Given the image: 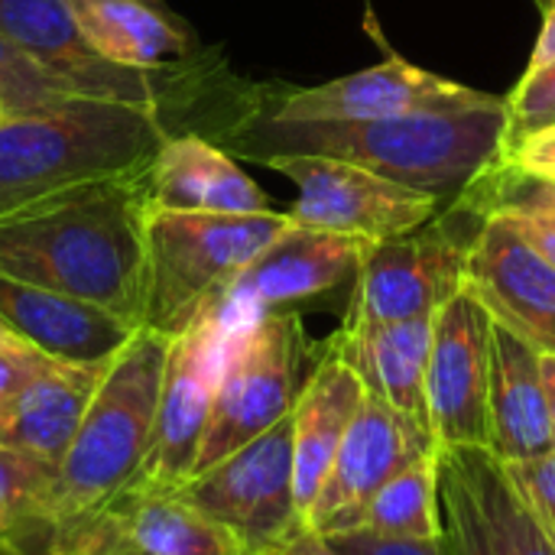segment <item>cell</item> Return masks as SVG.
<instances>
[{
  "label": "cell",
  "instance_id": "cell-1",
  "mask_svg": "<svg viewBox=\"0 0 555 555\" xmlns=\"http://www.w3.org/2000/svg\"><path fill=\"white\" fill-rule=\"evenodd\" d=\"M211 143L254 163L267 156H332L377 176L455 202L507 146V107L494 98L462 111H416L380 120H273L254 104L221 127Z\"/></svg>",
  "mask_w": 555,
  "mask_h": 555
},
{
  "label": "cell",
  "instance_id": "cell-2",
  "mask_svg": "<svg viewBox=\"0 0 555 555\" xmlns=\"http://www.w3.org/2000/svg\"><path fill=\"white\" fill-rule=\"evenodd\" d=\"M146 176L62 189L0 215V273L140 328Z\"/></svg>",
  "mask_w": 555,
  "mask_h": 555
},
{
  "label": "cell",
  "instance_id": "cell-3",
  "mask_svg": "<svg viewBox=\"0 0 555 555\" xmlns=\"http://www.w3.org/2000/svg\"><path fill=\"white\" fill-rule=\"evenodd\" d=\"M172 133L156 111L94 98L0 120V215L72 185L146 176Z\"/></svg>",
  "mask_w": 555,
  "mask_h": 555
},
{
  "label": "cell",
  "instance_id": "cell-4",
  "mask_svg": "<svg viewBox=\"0 0 555 555\" xmlns=\"http://www.w3.org/2000/svg\"><path fill=\"white\" fill-rule=\"evenodd\" d=\"M169 341L159 332L137 328L104 364L78 433L55 468L49 524L98 514L140 478L153 442Z\"/></svg>",
  "mask_w": 555,
  "mask_h": 555
},
{
  "label": "cell",
  "instance_id": "cell-5",
  "mask_svg": "<svg viewBox=\"0 0 555 555\" xmlns=\"http://www.w3.org/2000/svg\"><path fill=\"white\" fill-rule=\"evenodd\" d=\"M289 224L286 211L202 215L150 208L143 224L140 328L166 338L182 335Z\"/></svg>",
  "mask_w": 555,
  "mask_h": 555
},
{
  "label": "cell",
  "instance_id": "cell-6",
  "mask_svg": "<svg viewBox=\"0 0 555 555\" xmlns=\"http://www.w3.org/2000/svg\"><path fill=\"white\" fill-rule=\"evenodd\" d=\"M485 218L462 192L416 231L367 244L345 322L433 319L468 283V250Z\"/></svg>",
  "mask_w": 555,
  "mask_h": 555
},
{
  "label": "cell",
  "instance_id": "cell-7",
  "mask_svg": "<svg viewBox=\"0 0 555 555\" xmlns=\"http://www.w3.org/2000/svg\"><path fill=\"white\" fill-rule=\"evenodd\" d=\"M309 341L296 312H267L231 335L195 475L283 423L309 377ZM192 475V478H195Z\"/></svg>",
  "mask_w": 555,
  "mask_h": 555
},
{
  "label": "cell",
  "instance_id": "cell-8",
  "mask_svg": "<svg viewBox=\"0 0 555 555\" xmlns=\"http://www.w3.org/2000/svg\"><path fill=\"white\" fill-rule=\"evenodd\" d=\"M182 488L195 507L234 537L241 555H270L306 527L296 507L289 416Z\"/></svg>",
  "mask_w": 555,
  "mask_h": 555
},
{
  "label": "cell",
  "instance_id": "cell-9",
  "mask_svg": "<svg viewBox=\"0 0 555 555\" xmlns=\"http://www.w3.org/2000/svg\"><path fill=\"white\" fill-rule=\"evenodd\" d=\"M267 169L296 182L299 198L286 208L293 224L348 234L361 241H390L416 231L439 215L442 202L364 166L332 156H267Z\"/></svg>",
  "mask_w": 555,
  "mask_h": 555
},
{
  "label": "cell",
  "instance_id": "cell-10",
  "mask_svg": "<svg viewBox=\"0 0 555 555\" xmlns=\"http://www.w3.org/2000/svg\"><path fill=\"white\" fill-rule=\"evenodd\" d=\"M488 101L494 94L426 72L400 55L312 88L254 85V104L273 120H380L416 111H462Z\"/></svg>",
  "mask_w": 555,
  "mask_h": 555
},
{
  "label": "cell",
  "instance_id": "cell-11",
  "mask_svg": "<svg viewBox=\"0 0 555 555\" xmlns=\"http://www.w3.org/2000/svg\"><path fill=\"white\" fill-rule=\"evenodd\" d=\"M371 241L289 224L263 254H257L228 293L211 306L224 328L237 335L267 312H293L299 302L354 283Z\"/></svg>",
  "mask_w": 555,
  "mask_h": 555
},
{
  "label": "cell",
  "instance_id": "cell-12",
  "mask_svg": "<svg viewBox=\"0 0 555 555\" xmlns=\"http://www.w3.org/2000/svg\"><path fill=\"white\" fill-rule=\"evenodd\" d=\"M228 345L231 332L224 328L215 309H205L182 335L169 341L153 442L137 481L179 488L195 475Z\"/></svg>",
  "mask_w": 555,
  "mask_h": 555
},
{
  "label": "cell",
  "instance_id": "cell-13",
  "mask_svg": "<svg viewBox=\"0 0 555 555\" xmlns=\"http://www.w3.org/2000/svg\"><path fill=\"white\" fill-rule=\"evenodd\" d=\"M491 322L468 283L433 315L426 406L436 449H488Z\"/></svg>",
  "mask_w": 555,
  "mask_h": 555
},
{
  "label": "cell",
  "instance_id": "cell-14",
  "mask_svg": "<svg viewBox=\"0 0 555 555\" xmlns=\"http://www.w3.org/2000/svg\"><path fill=\"white\" fill-rule=\"evenodd\" d=\"M433 449L436 442L426 429L367 393L306 514V527L319 537L358 530L371 498L406 462Z\"/></svg>",
  "mask_w": 555,
  "mask_h": 555
},
{
  "label": "cell",
  "instance_id": "cell-15",
  "mask_svg": "<svg viewBox=\"0 0 555 555\" xmlns=\"http://www.w3.org/2000/svg\"><path fill=\"white\" fill-rule=\"evenodd\" d=\"M468 286L494 322L507 325L540 354H555V263L514 224L491 211L468 250Z\"/></svg>",
  "mask_w": 555,
  "mask_h": 555
},
{
  "label": "cell",
  "instance_id": "cell-16",
  "mask_svg": "<svg viewBox=\"0 0 555 555\" xmlns=\"http://www.w3.org/2000/svg\"><path fill=\"white\" fill-rule=\"evenodd\" d=\"M0 322L7 325V332L39 348L42 354L81 367H104L137 332V325L117 319L107 309L3 273Z\"/></svg>",
  "mask_w": 555,
  "mask_h": 555
},
{
  "label": "cell",
  "instance_id": "cell-17",
  "mask_svg": "<svg viewBox=\"0 0 555 555\" xmlns=\"http://www.w3.org/2000/svg\"><path fill=\"white\" fill-rule=\"evenodd\" d=\"M146 202L153 211H273L270 195L234 163V156L198 133H172L159 146L146 172Z\"/></svg>",
  "mask_w": 555,
  "mask_h": 555
},
{
  "label": "cell",
  "instance_id": "cell-18",
  "mask_svg": "<svg viewBox=\"0 0 555 555\" xmlns=\"http://www.w3.org/2000/svg\"><path fill=\"white\" fill-rule=\"evenodd\" d=\"M488 452L501 462H527L553 452L543 354L501 322H491Z\"/></svg>",
  "mask_w": 555,
  "mask_h": 555
},
{
  "label": "cell",
  "instance_id": "cell-19",
  "mask_svg": "<svg viewBox=\"0 0 555 555\" xmlns=\"http://www.w3.org/2000/svg\"><path fill=\"white\" fill-rule=\"evenodd\" d=\"M433 319L410 322H345L328 348L361 377L364 390L429 433L426 364ZM433 436V433H429Z\"/></svg>",
  "mask_w": 555,
  "mask_h": 555
},
{
  "label": "cell",
  "instance_id": "cell-20",
  "mask_svg": "<svg viewBox=\"0 0 555 555\" xmlns=\"http://www.w3.org/2000/svg\"><path fill=\"white\" fill-rule=\"evenodd\" d=\"M367 390L361 377L325 345L319 361L312 364L296 406L289 413L293 423V481H296V507L306 524V514L332 468V459L358 416Z\"/></svg>",
  "mask_w": 555,
  "mask_h": 555
},
{
  "label": "cell",
  "instance_id": "cell-21",
  "mask_svg": "<svg viewBox=\"0 0 555 555\" xmlns=\"http://www.w3.org/2000/svg\"><path fill=\"white\" fill-rule=\"evenodd\" d=\"M104 367L52 361L0 403V449L59 468Z\"/></svg>",
  "mask_w": 555,
  "mask_h": 555
},
{
  "label": "cell",
  "instance_id": "cell-22",
  "mask_svg": "<svg viewBox=\"0 0 555 555\" xmlns=\"http://www.w3.org/2000/svg\"><path fill=\"white\" fill-rule=\"evenodd\" d=\"M85 39L111 62L130 68H166L192 62L208 49L195 29L163 0H68Z\"/></svg>",
  "mask_w": 555,
  "mask_h": 555
},
{
  "label": "cell",
  "instance_id": "cell-23",
  "mask_svg": "<svg viewBox=\"0 0 555 555\" xmlns=\"http://www.w3.org/2000/svg\"><path fill=\"white\" fill-rule=\"evenodd\" d=\"M104 514L111 517L120 546L146 555H241L234 537L192 504L185 488L133 481Z\"/></svg>",
  "mask_w": 555,
  "mask_h": 555
},
{
  "label": "cell",
  "instance_id": "cell-24",
  "mask_svg": "<svg viewBox=\"0 0 555 555\" xmlns=\"http://www.w3.org/2000/svg\"><path fill=\"white\" fill-rule=\"evenodd\" d=\"M462 468L498 555H555V543L517 494L507 468L488 449H446Z\"/></svg>",
  "mask_w": 555,
  "mask_h": 555
},
{
  "label": "cell",
  "instance_id": "cell-25",
  "mask_svg": "<svg viewBox=\"0 0 555 555\" xmlns=\"http://www.w3.org/2000/svg\"><path fill=\"white\" fill-rule=\"evenodd\" d=\"M358 530L387 540H439V452H423L406 462L364 507Z\"/></svg>",
  "mask_w": 555,
  "mask_h": 555
},
{
  "label": "cell",
  "instance_id": "cell-26",
  "mask_svg": "<svg viewBox=\"0 0 555 555\" xmlns=\"http://www.w3.org/2000/svg\"><path fill=\"white\" fill-rule=\"evenodd\" d=\"M78 101L81 94H75L33 55L0 36V120L52 114Z\"/></svg>",
  "mask_w": 555,
  "mask_h": 555
},
{
  "label": "cell",
  "instance_id": "cell-27",
  "mask_svg": "<svg viewBox=\"0 0 555 555\" xmlns=\"http://www.w3.org/2000/svg\"><path fill=\"white\" fill-rule=\"evenodd\" d=\"M436 452H439V507H442L446 555H498L462 468L446 449Z\"/></svg>",
  "mask_w": 555,
  "mask_h": 555
},
{
  "label": "cell",
  "instance_id": "cell-28",
  "mask_svg": "<svg viewBox=\"0 0 555 555\" xmlns=\"http://www.w3.org/2000/svg\"><path fill=\"white\" fill-rule=\"evenodd\" d=\"M55 468L0 449V511L13 520V530L33 520H46Z\"/></svg>",
  "mask_w": 555,
  "mask_h": 555
},
{
  "label": "cell",
  "instance_id": "cell-29",
  "mask_svg": "<svg viewBox=\"0 0 555 555\" xmlns=\"http://www.w3.org/2000/svg\"><path fill=\"white\" fill-rule=\"evenodd\" d=\"M504 107H507V146L533 130L555 124V59L543 68L527 72L520 85L504 98Z\"/></svg>",
  "mask_w": 555,
  "mask_h": 555
},
{
  "label": "cell",
  "instance_id": "cell-30",
  "mask_svg": "<svg viewBox=\"0 0 555 555\" xmlns=\"http://www.w3.org/2000/svg\"><path fill=\"white\" fill-rule=\"evenodd\" d=\"M504 468H507L517 494L527 501V507L533 511V517L540 520V527L555 543V449L540 459L504 462Z\"/></svg>",
  "mask_w": 555,
  "mask_h": 555
},
{
  "label": "cell",
  "instance_id": "cell-31",
  "mask_svg": "<svg viewBox=\"0 0 555 555\" xmlns=\"http://www.w3.org/2000/svg\"><path fill=\"white\" fill-rule=\"evenodd\" d=\"M55 358L42 354L39 348L26 345L16 335L0 338V403H7L26 380H33L42 367H49Z\"/></svg>",
  "mask_w": 555,
  "mask_h": 555
},
{
  "label": "cell",
  "instance_id": "cell-32",
  "mask_svg": "<svg viewBox=\"0 0 555 555\" xmlns=\"http://www.w3.org/2000/svg\"><path fill=\"white\" fill-rule=\"evenodd\" d=\"M338 555H446L442 537L439 540H387L364 530L322 537Z\"/></svg>",
  "mask_w": 555,
  "mask_h": 555
},
{
  "label": "cell",
  "instance_id": "cell-33",
  "mask_svg": "<svg viewBox=\"0 0 555 555\" xmlns=\"http://www.w3.org/2000/svg\"><path fill=\"white\" fill-rule=\"evenodd\" d=\"M504 166L517 169L520 176H533V179H553L555 182V124L533 130L520 140H514L504 156Z\"/></svg>",
  "mask_w": 555,
  "mask_h": 555
},
{
  "label": "cell",
  "instance_id": "cell-34",
  "mask_svg": "<svg viewBox=\"0 0 555 555\" xmlns=\"http://www.w3.org/2000/svg\"><path fill=\"white\" fill-rule=\"evenodd\" d=\"M494 211H504L514 218V224L524 231V237L555 263V211L550 208H537V205H501Z\"/></svg>",
  "mask_w": 555,
  "mask_h": 555
},
{
  "label": "cell",
  "instance_id": "cell-35",
  "mask_svg": "<svg viewBox=\"0 0 555 555\" xmlns=\"http://www.w3.org/2000/svg\"><path fill=\"white\" fill-rule=\"evenodd\" d=\"M537 3H540V10H543V29H540L537 46H533V52H530L527 72L543 68V65H550L555 59V0H537Z\"/></svg>",
  "mask_w": 555,
  "mask_h": 555
},
{
  "label": "cell",
  "instance_id": "cell-36",
  "mask_svg": "<svg viewBox=\"0 0 555 555\" xmlns=\"http://www.w3.org/2000/svg\"><path fill=\"white\" fill-rule=\"evenodd\" d=\"M270 555H338L319 533H312L309 527H302L299 533H293L283 546H276Z\"/></svg>",
  "mask_w": 555,
  "mask_h": 555
},
{
  "label": "cell",
  "instance_id": "cell-37",
  "mask_svg": "<svg viewBox=\"0 0 555 555\" xmlns=\"http://www.w3.org/2000/svg\"><path fill=\"white\" fill-rule=\"evenodd\" d=\"M543 387H546V403H550V433H553L555 449V354H543Z\"/></svg>",
  "mask_w": 555,
  "mask_h": 555
},
{
  "label": "cell",
  "instance_id": "cell-38",
  "mask_svg": "<svg viewBox=\"0 0 555 555\" xmlns=\"http://www.w3.org/2000/svg\"><path fill=\"white\" fill-rule=\"evenodd\" d=\"M0 555H26V546L20 543V537L13 530L0 537Z\"/></svg>",
  "mask_w": 555,
  "mask_h": 555
},
{
  "label": "cell",
  "instance_id": "cell-39",
  "mask_svg": "<svg viewBox=\"0 0 555 555\" xmlns=\"http://www.w3.org/2000/svg\"><path fill=\"white\" fill-rule=\"evenodd\" d=\"M10 530H13V520L0 511V537H3V533H10Z\"/></svg>",
  "mask_w": 555,
  "mask_h": 555
},
{
  "label": "cell",
  "instance_id": "cell-40",
  "mask_svg": "<svg viewBox=\"0 0 555 555\" xmlns=\"http://www.w3.org/2000/svg\"><path fill=\"white\" fill-rule=\"evenodd\" d=\"M107 555H146V553H137V550H130V546H117L114 553H107Z\"/></svg>",
  "mask_w": 555,
  "mask_h": 555
},
{
  "label": "cell",
  "instance_id": "cell-41",
  "mask_svg": "<svg viewBox=\"0 0 555 555\" xmlns=\"http://www.w3.org/2000/svg\"><path fill=\"white\" fill-rule=\"evenodd\" d=\"M3 335H13V332H7V325L0 322V338H3Z\"/></svg>",
  "mask_w": 555,
  "mask_h": 555
}]
</instances>
